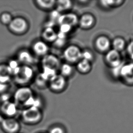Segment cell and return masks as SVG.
Masks as SVG:
<instances>
[{
  "label": "cell",
  "mask_w": 133,
  "mask_h": 133,
  "mask_svg": "<svg viewBox=\"0 0 133 133\" xmlns=\"http://www.w3.org/2000/svg\"><path fill=\"white\" fill-rule=\"evenodd\" d=\"M34 76V70L32 66L21 65L18 72L13 76L12 80L20 87H25L32 81Z\"/></svg>",
  "instance_id": "1"
},
{
  "label": "cell",
  "mask_w": 133,
  "mask_h": 133,
  "mask_svg": "<svg viewBox=\"0 0 133 133\" xmlns=\"http://www.w3.org/2000/svg\"><path fill=\"white\" fill-rule=\"evenodd\" d=\"M9 31L16 36H22L27 32L29 29V24L27 20L22 16L13 18L12 21L7 26Z\"/></svg>",
  "instance_id": "2"
},
{
  "label": "cell",
  "mask_w": 133,
  "mask_h": 133,
  "mask_svg": "<svg viewBox=\"0 0 133 133\" xmlns=\"http://www.w3.org/2000/svg\"><path fill=\"white\" fill-rule=\"evenodd\" d=\"M34 96L32 89L27 86L20 87L13 95L14 102L17 105L25 106L27 102Z\"/></svg>",
  "instance_id": "3"
},
{
  "label": "cell",
  "mask_w": 133,
  "mask_h": 133,
  "mask_svg": "<svg viewBox=\"0 0 133 133\" xmlns=\"http://www.w3.org/2000/svg\"><path fill=\"white\" fill-rule=\"evenodd\" d=\"M81 53L82 50L77 45H69L63 51V58L67 63L76 64L81 59Z\"/></svg>",
  "instance_id": "4"
},
{
  "label": "cell",
  "mask_w": 133,
  "mask_h": 133,
  "mask_svg": "<svg viewBox=\"0 0 133 133\" xmlns=\"http://www.w3.org/2000/svg\"><path fill=\"white\" fill-rule=\"evenodd\" d=\"M0 127L5 133H18L21 125L15 118L3 117L0 115Z\"/></svg>",
  "instance_id": "5"
},
{
  "label": "cell",
  "mask_w": 133,
  "mask_h": 133,
  "mask_svg": "<svg viewBox=\"0 0 133 133\" xmlns=\"http://www.w3.org/2000/svg\"><path fill=\"white\" fill-rule=\"evenodd\" d=\"M23 121L29 124L37 122L41 117V114L39 108L30 107L23 110L22 113Z\"/></svg>",
  "instance_id": "6"
},
{
  "label": "cell",
  "mask_w": 133,
  "mask_h": 133,
  "mask_svg": "<svg viewBox=\"0 0 133 133\" xmlns=\"http://www.w3.org/2000/svg\"><path fill=\"white\" fill-rule=\"evenodd\" d=\"M18 107L14 101L2 102L0 105V112L3 117L15 118L18 113Z\"/></svg>",
  "instance_id": "7"
},
{
  "label": "cell",
  "mask_w": 133,
  "mask_h": 133,
  "mask_svg": "<svg viewBox=\"0 0 133 133\" xmlns=\"http://www.w3.org/2000/svg\"><path fill=\"white\" fill-rule=\"evenodd\" d=\"M16 58L21 65L31 66L35 64L36 61L32 53L26 49H22L18 50Z\"/></svg>",
  "instance_id": "8"
},
{
  "label": "cell",
  "mask_w": 133,
  "mask_h": 133,
  "mask_svg": "<svg viewBox=\"0 0 133 133\" xmlns=\"http://www.w3.org/2000/svg\"><path fill=\"white\" fill-rule=\"evenodd\" d=\"M67 85L66 78L57 74L49 82L48 87L52 91L60 92L65 90Z\"/></svg>",
  "instance_id": "9"
},
{
  "label": "cell",
  "mask_w": 133,
  "mask_h": 133,
  "mask_svg": "<svg viewBox=\"0 0 133 133\" xmlns=\"http://www.w3.org/2000/svg\"><path fill=\"white\" fill-rule=\"evenodd\" d=\"M61 65L59 58L53 54L48 53L42 57L41 61L42 68L51 69L57 71L59 70Z\"/></svg>",
  "instance_id": "10"
},
{
  "label": "cell",
  "mask_w": 133,
  "mask_h": 133,
  "mask_svg": "<svg viewBox=\"0 0 133 133\" xmlns=\"http://www.w3.org/2000/svg\"><path fill=\"white\" fill-rule=\"evenodd\" d=\"M104 60L107 65L111 68L119 66L123 63L120 52L113 49L105 53Z\"/></svg>",
  "instance_id": "11"
},
{
  "label": "cell",
  "mask_w": 133,
  "mask_h": 133,
  "mask_svg": "<svg viewBox=\"0 0 133 133\" xmlns=\"http://www.w3.org/2000/svg\"><path fill=\"white\" fill-rule=\"evenodd\" d=\"M124 82L128 85H133V63L123 64L119 74Z\"/></svg>",
  "instance_id": "12"
},
{
  "label": "cell",
  "mask_w": 133,
  "mask_h": 133,
  "mask_svg": "<svg viewBox=\"0 0 133 133\" xmlns=\"http://www.w3.org/2000/svg\"><path fill=\"white\" fill-rule=\"evenodd\" d=\"M95 49L99 52L106 53L110 50L111 42L107 36L101 35L95 39Z\"/></svg>",
  "instance_id": "13"
},
{
  "label": "cell",
  "mask_w": 133,
  "mask_h": 133,
  "mask_svg": "<svg viewBox=\"0 0 133 133\" xmlns=\"http://www.w3.org/2000/svg\"><path fill=\"white\" fill-rule=\"evenodd\" d=\"M79 17L73 12H65L61 14L58 20L59 25L66 24L74 27L78 25Z\"/></svg>",
  "instance_id": "14"
},
{
  "label": "cell",
  "mask_w": 133,
  "mask_h": 133,
  "mask_svg": "<svg viewBox=\"0 0 133 133\" xmlns=\"http://www.w3.org/2000/svg\"><path fill=\"white\" fill-rule=\"evenodd\" d=\"M32 50L35 55L43 57L48 54L49 47L47 43L43 40H38L33 44Z\"/></svg>",
  "instance_id": "15"
},
{
  "label": "cell",
  "mask_w": 133,
  "mask_h": 133,
  "mask_svg": "<svg viewBox=\"0 0 133 133\" xmlns=\"http://www.w3.org/2000/svg\"><path fill=\"white\" fill-rule=\"evenodd\" d=\"M95 17L93 15L89 13H86L81 15L79 17L78 25L84 30L91 28L96 22Z\"/></svg>",
  "instance_id": "16"
},
{
  "label": "cell",
  "mask_w": 133,
  "mask_h": 133,
  "mask_svg": "<svg viewBox=\"0 0 133 133\" xmlns=\"http://www.w3.org/2000/svg\"><path fill=\"white\" fill-rule=\"evenodd\" d=\"M13 76L6 63H0V82L10 83Z\"/></svg>",
  "instance_id": "17"
},
{
  "label": "cell",
  "mask_w": 133,
  "mask_h": 133,
  "mask_svg": "<svg viewBox=\"0 0 133 133\" xmlns=\"http://www.w3.org/2000/svg\"><path fill=\"white\" fill-rule=\"evenodd\" d=\"M42 40L46 43H53L57 38V32L53 28L45 27L42 33Z\"/></svg>",
  "instance_id": "18"
},
{
  "label": "cell",
  "mask_w": 133,
  "mask_h": 133,
  "mask_svg": "<svg viewBox=\"0 0 133 133\" xmlns=\"http://www.w3.org/2000/svg\"><path fill=\"white\" fill-rule=\"evenodd\" d=\"M73 6V2L70 0H59L56 1V10L62 14L70 10Z\"/></svg>",
  "instance_id": "19"
},
{
  "label": "cell",
  "mask_w": 133,
  "mask_h": 133,
  "mask_svg": "<svg viewBox=\"0 0 133 133\" xmlns=\"http://www.w3.org/2000/svg\"><path fill=\"white\" fill-rule=\"evenodd\" d=\"M76 64L77 70L81 74H88L91 70L92 64L90 61L81 59Z\"/></svg>",
  "instance_id": "20"
},
{
  "label": "cell",
  "mask_w": 133,
  "mask_h": 133,
  "mask_svg": "<svg viewBox=\"0 0 133 133\" xmlns=\"http://www.w3.org/2000/svg\"><path fill=\"white\" fill-rule=\"evenodd\" d=\"M35 2L37 7L45 11H51L56 6L55 0H36Z\"/></svg>",
  "instance_id": "21"
},
{
  "label": "cell",
  "mask_w": 133,
  "mask_h": 133,
  "mask_svg": "<svg viewBox=\"0 0 133 133\" xmlns=\"http://www.w3.org/2000/svg\"><path fill=\"white\" fill-rule=\"evenodd\" d=\"M112 49L120 52L124 50L126 46L125 41L121 37H117L114 39L111 42Z\"/></svg>",
  "instance_id": "22"
},
{
  "label": "cell",
  "mask_w": 133,
  "mask_h": 133,
  "mask_svg": "<svg viewBox=\"0 0 133 133\" xmlns=\"http://www.w3.org/2000/svg\"><path fill=\"white\" fill-rule=\"evenodd\" d=\"M73 70L72 65L67 62L61 64L59 69L60 74L66 78L72 75Z\"/></svg>",
  "instance_id": "23"
},
{
  "label": "cell",
  "mask_w": 133,
  "mask_h": 133,
  "mask_svg": "<svg viewBox=\"0 0 133 133\" xmlns=\"http://www.w3.org/2000/svg\"><path fill=\"white\" fill-rule=\"evenodd\" d=\"M49 81L43 74L41 72L35 78V83L36 87L40 88H43L48 87Z\"/></svg>",
  "instance_id": "24"
},
{
  "label": "cell",
  "mask_w": 133,
  "mask_h": 133,
  "mask_svg": "<svg viewBox=\"0 0 133 133\" xmlns=\"http://www.w3.org/2000/svg\"><path fill=\"white\" fill-rule=\"evenodd\" d=\"M99 2L103 7L109 9L121 5L124 1L122 0H102Z\"/></svg>",
  "instance_id": "25"
},
{
  "label": "cell",
  "mask_w": 133,
  "mask_h": 133,
  "mask_svg": "<svg viewBox=\"0 0 133 133\" xmlns=\"http://www.w3.org/2000/svg\"><path fill=\"white\" fill-rule=\"evenodd\" d=\"M6 64L8 65L10 69L11 70L13 77V76L18 72L21 65L16 59V58L9 59Z\"/></svg>",
  "instance_id": "26"
},
{
  "label": "cell",
  "mask_w": 133,
  "mask_h": 133,
  "mask_svg": "<svg viewBox=\"0 0 133 133\" xmlns=\"http://www.w3.org/2000/svg\"><path fill=\"white\" fill-rule=\"evenodd\" d=\"M12 15L8 11H4L0 14V23L5 26L9 25L13 18Z\"/></svg>",
  "instance_id": "27"
},
{
  "label": "cell",
  "mask_w": 133,
  "mask_h": 133,
  "mask_svg": "<svg viewBox=\"0 0 133 133\" xmlns=\"http://www.w3.org/2000/svg\"><path fill=\"white\" fill-rule=\"evenodd\" d=\"M81 59H85L92 62L94 59V55L92 51L89 49L82 50Z\"/></svg>",
  "instance_id": "28"
},
{
  "label": "cell",
  "mask_w": 133,
  "mask_h": 133,
  "mask_svg": "<svg viewBox=\"0 0 133 133\" xmlns=\"http://www.w3.org/2000/svg\"><path fill=\"white\" fill-rule=\"evenodd\" d=\"M42 73L49 79V81L53 77H54V76H56L57 74V71L47 68H42Z\"/></svg>",
  "instance_id": "29"
},
{
  "label": "cell",
  "mask_w": 133,
  "mask_h": 133,
  "mask_svg": "<svg viewBox=\"0 0 133 133\" xmlns=\"http://www.w3.org/2000/svg\"><path fill=\"white\" fill-rule=\"evenodd\" d=\"M73 28V27L69 25L66 24H63L59 25V31L67 35L69 33L71 32V31H72Z\"/></svg>",
  "instance_id": "30"
},
{
  "label": "cell",
  "mask_w": 133,
  "mask_h": 133,
  "mask_svg": "<svg viewBox=\"0 0 133 133\" xmlns=\"http://www.w3.org/2000/svg\"><path fill=\"white\" fill-rule=\"evenodd\" d=\"M67 39L61 38L57 37L56 40L53 43L54 46L56 48H61L65 46L66 43Z\"/></svg>",
  "instance_id": "31"
},
{
  "label": "cell",
  "mask_w": 133,
  "mask_h": 133,
  "mask_svg": "<svg viewBox=\"0 0 133 133\" xmlns=\"http://www.w3.org/2000/svg\"><path fill=\"white\" fill-rule=\"evenodd\" d=\"M61 13L59 12V11H58L56 9L51 10L50 14V19L49 20H52V21H55L57 23L58 19L59 18V16L61 15Z\"/></svg>",
  "instance_id": "32"
},
{
  "label": "cell",
  "mask_w": 133,
  "mask_h": 133,
  "mask_svg": "<svg viewBox=\"0 0 133 133\" xmlns=\"http://www.w3.org/2000/svg\"><path fill=\"white\" fill-rule=\"evenodd\" d=\"M10 87H11L10 83L0 82V95L8 92Z\"/></svg>",
  "instance_id": "33"
},
{
  "label": "cell",
  "mask_w": 133,
  "mask_h": 133,
  "mask_svg": "<svg viewBox=\"0 0 133 133\" xmlns=\"http://www.w3.org/2000/svg\"><path fill=\"white\" fill-rule=\"evenodd\" d=\"M127 50L130 57L133 60V41L130 42L127 48Z\"/></svg>",
  "instance_id": "34"
},
{
  "label": "cell",
  "mask_w": 133,
  "mask_h": 133,
  "mask_svg": "<svg viewBox=\"0 0 133 133\" xmlns=\"http://www.w3.org/2000/svg\"><path fill=\"white\" fill-rule=\"evenodd\" d=\"M57 23L56 22L52 21V20H49L46 22L45 24V27H49V28H53L56 25Z\"/></svg>",
  "instance_id": "35"
},
{
  "label": "cell",
  "mask_w": 133,
  "mask_h": 133,
  "mask_svg": "<svg viewBox=\"0 0 133 133\" xmlns=\"http://www.w3.org/2000/svg\"><path fill=\"white\" fill-rule=\"evenodd\" d=\"M49 133H64L62 128L59 127H55L50 130Z\"/></svg>",
  "instance_id": "36"
}]
</instances>
